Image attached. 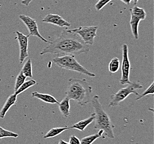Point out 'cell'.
Wrapping results in <instances>:
<instances>
[{"label":"cell","instance_id":"83f0119b","mask_svg":"<svg viewBox=\"0 0 154 144\" xmlns=\"http://www.w3.org/2000/svg\"><path fill=\"white\" fill-rule=\"evenodd\" d=\"M120 1H122V2H123V3L126 4V5H129L132 0H120Z\"/></svg>","mask_w":154,"mask_h":144},{"label":"cell","instance_id":"ffe728a7","mask_svg":"<svg viewBox=\"0 0 154 144\" xmlns=\"http://www.w3.org/2000/svg\"><path fill=\"white\" fill-rule=\"evenodd\" d=\"M21 72L26 78L33 77L32 74V60L29 58L26 62L24 64L22 68Z\"/></svg>","mask_w":154,"mask_h":144},{"label":"cell","instance_id":"e0dca14e","mask_svg":"<svg viewBox=\"0 0 154 144\" xmlns=\"http://www.w3.org/2000/svg\"><path fill=\"white\" fill-rule=\"evenodd\" d=\"M104 133V131L102 130H99L98 133H94L88 135L87 136L83 137L81 140V144H91L94 142L98 138L102 137L103 134Z\"/></svg>","mask_w":154,"mask_h":144},{"label":"cell","instance_id":"4316f807","mask_svg":"<svg viewBox=\"0 0 154 144\" xmlns=\"http://www.w3.org/2000/svg\"><path fill=\"white\" fill-rule=\"evenodd\" d=\"M33 0H23V1H22V2H21V3L23 4V5H24L25 6H28L29 4Z\"/></svg>","mask_w":154,"mask_h":144},{"label":"cell","instance_id":"30bf717a","mask_svg":"<svg viewBox=\"0 0 154 144\" xmlns=\"http://www.w3.org/2000/svg\"><path fill=\"white\" fill-rule=\"evenodd\" d=\"M42 21L45 23L56 25L60 27H68L71 26V24L69 22L66 21L61 16L58 14H52L46 16L42 20Z\"/></svg>","mask_w":154,"mask_h":144},{"label":"cell","instance_id":"277c9868","mask_svg":"<svg viewBox=\"0 0 154 144\" xmlns=\"http://www.w3.org/2000/svg\"><path fill=\"white\" fill-rule=\"evenodd\" d=\"M53 62L58 67L64 69L71 70L84 74L90 77H95V74L91 73L79 63L74 55H64L54 58Z\"/></svg>","mask_w":154,"mask_h":144},{"label":"cell","instance_id":"ac0fdd59","mask_svg":"<svg viewBox=\"0 0 154 144\" xmlns=\"http://www.w3.org/2000/svg\"><path fill=\"white\" fill-rule=\"evenodd\" d=\"M130 12L134 16L139 18L140 20H145L146 17V14L144 8H140L137 6H135L133 8L130 9Z\"/></svg>","mask_w":154,"mask_h":144},{"label":"cell","instance_id":"8fae6325","mask_svg":"<svg viewBox=\"0 0 154 144\" xmlns=\"http://www.w3.org/2000/svg\"><path fill=\"white\" fill-rule=\"evenodd\" d=\"M95 116V113L93 112L87 118L84 120H82L81 121L73 124L71 127H69V129H75L81 131H84L86 127L94 121Z\"/></svg>","mask_w":154,"mask_h":144},{"label":"cell","instance_id":"44dd1931","mask_svg":"<svg viewBox=\"0 0 154 144\" xmlns=\"http://www.w3.org/2000/svg\"><path fill=\"white\" fill-rule=\"evenodd\" d=\"M120 62L117 57L113 58L109 64V70L112 73H116L120 68Z\"/></svg>","mask_w":154,"mask_h":144},{"label":"cell","instance_id":"8992f818","mask_svg":"<svg viewBox=\"0 0 154 144\" xmlns=\"http://www.w3.org/2000/svg\"><path fill=\"white\" fill-rule=\"evenodd\" d=\"M98 29V26H81L70 30L77 34L85 44L93 45L94 43L95 38L97 37Z\"/></svg>","mask_w":154,"mask_h":144},{"label":"cell","instance_id":"484cf974","mask_svg":"<svg viewBox=\"0 0 154 144\" xmlns=\"http://www.w3.org/2000/svg\"><path fill=\"white\" fill-rule=\"evenodd\" d=\"M69 144H81V140L75 135L70 136L69 138Z\"/></svg>","mask_w":154,"mask_h":144},{"label":"cell","instance_id":"3957f363","mask_svg":"<svg viewBox=\"0 0 154 144\" xmlns=\"http://www.w3.org/2000/svg\"><path fill=\"white\" fill-rule=\"evenodd\" d=\"M91 102L94 110L95 115L94 127L95 129L103 130L106 136L109 139H114V129L115 126L99 101V97L97 95H94L91 98Z\"/></svg>","mask_w":154,"mask_h":144},{"label":"cell","instance_id":"9a60e30c","mask_svg":"<svg viewBox=\"0 0 154 144\" xmlns=\"http://www.w3.org/2000/svg\"><path fill=\"white\" fill-rule=\"evenodd\" d=\"M131 18L130 21V25L131 27V32L133 33L134 37L135 39H139V33H138V27L140 23V20L139 18L135 17L133 14L130 13Z\"/></svg>","mask_w":154,"mask_h":144},{"label":"cell","instance_id":"603a6c76","mask_svg":"<svg viewBox=\"0 0 154 144\" xmlns=\"http://www.w3.org/2000/svg\"><path fill=\"white\" fill-rule=\"evenodd\" d=\"M26 79V77L21 71L20 73L18 74L17 78L16 79L15 85H14V91H16L18 89L21 87L22 84L25 82Z\"/></svg>","mask_w":154,"mask_h":144},{"label":"cell","instance_id":"9c48e42d","mask_svg":"<svg viewBox=\"0 0 154 144\" xmlns=\"http://www.w3.org/2000/svg\"><path fill=\"white\" fill-rule=\"evenodd\" d=\"M17 39L20 47V63H22L25 59L28 57V37L22 33L17 31Z\"/></svg>","mask_w":154,"mask_h":144},{"label":"cell","instance_id":"2e32d148","mask_svg":"<svg viewBox=\"0 0 154 144\" xmlns=\"http://www.w3.org/2000/svg\"><path fill=\"white\" fill-rule=\"evenodd\" d=\"M69 129V127H54L48 131L47 133L44 135L43 138L45 139H49V138H53L56 137L58 135H60V133H62L64 131Z\"/></svg>","mask_w":154,"mask_h":144},{"label":"cell","instance_id":"f546056e","mask_svg":"<svg viewBox=\"0 0 154 144\" xmlns=\"http://www.w3.org/2000/svg\"><path fill=\"white\" fill-rule=\"evenodd\" d=\"M133 1L134 4L135 5H136L137 3L138 2V1H139V0H133Z\"/></svg>","mask_w":154,"mask_h":144},{"label":"cell","instance_id":"5bb4252c","mask_svg":"<svg viewBox=\"0 0 154 144\" xmlns=\"http://www.w3.org/2000/svg\"><path fill=\"white\" fill-rule=\"evenodd\" d=\"M70 99L67 96L58 104L60 112L64 118H68L70 116Z\"/></svg>","mask_w":154,"mask_h":144},{"label":"cell","instance_id":"4fadbf2b","mask_svg":"<svg viewBox=\"0 0 154 144\" xmlns=\"http://www.w3.org/2000/svg\"><path fill=\"white\" fill-rule=\"evenodd\" d=\"M31 95L32 97L38 99L42 102L48 103V104H58L59 103L58 101L53 96L48 94L41 93L37 91H33Z\"/></svg>","mask_w":154,"mask_h":144},{"label":"cell","instance_id":"52a82bcc","mask_svg":"<svg viewBox=\"0 0 154 144\" xmlns=\"http://www.w3.org/2000/svg\"><path fill=\"white\" fill-rule=\"evenodd\" d=\"M122 77L119 82L121 85L128 84L131 83L130 81L131 64L129 58L128 46L126 44H124L122 46Z\"/></svg>","mask_w":154,"mask_h":144},{"label":"cell","instance_id":"cb8c5ba5","mask_svg":"<svg viewBox=\"0 0 154 144\" xmlns=\"http://www.w3.org/2000/svg\"><path fill=\"white\" fill-rule=\"evenodd\" d=\"M154 94V82L153 81L150 85L141 94L139 95L136 98V100H139L141 98H144V97L147 95H153Z\"/></svg>","mask_w":154,"mask_h":144},{"label":"cell","instance_id":"ba28073f","mask_svg":"<svg viewBox=\"0 0 154 144\" xmlns=\"http://www.w3.org/2000/svg\"><path fill=\"white\" fill-rule=\"evenodd\" d=\"M19 17L20 18L21 21H22V22L24 23V24L26 26L27 28H28V31H29V35H28L29 36V35L35 36V37H38V38L41 39L42 41L47 43H49L51 42L43 38L42 37V35L39 33L38 25H37V23L35 20L29 17L28 16H26L23 14L20 15Z\"/></svg>","mask_w":154,"mask_h":144},{"label":"cell","instance_id":"6da1fadb","mask_svg":"<svg viewBox=\"0 0 154 144\" xmlns=\"http://www.w3.org/2000/svg\"><path fill=\"white\" fill-rule=\"evenodd\" d=\"M89 47L81 38L71 30H63L52 42L48 43L40 54H54L58 56L64 55H79L89 52Z\"/></svg>","mask_w":154,"mask_h":144},{"label":"cell","instance_id":"d4e9b609","mask_svg":"<svg viewBox=\"0 0 154 144\" xmlns=\"http://www.w3.org/2000/svg\"><path fill=\"white\" fill-rule=\"evenodd\" d=\"M112 0H99L95 5V9L97 11L101 10L103 7L109 4Z\"/></svg>","mask_w":154,"mask_h":144},{"label":"cell","instance_id":"7402d4cb","mask_svg":"<svg viewBox=\"0 0 154 144\" xmlns=\"http://www.w3.org/2000/svg\"><path fill=\"white\" fill-rule=\"evenodd\" d=\"M18 137V134L17 133L6 130L3 127H0V139L5 138V137L17 138Z\"/></svg>","mask_w":154,"mask_h":144},{"label":"cell","instance_id":"5b68a950","mask_svg":"<svg viewBox=\"0 0 154 144\" xmlns=\"http://www.w3.org/2000/svg\"><path fill=\"white\" fill-rule=\"evenodd\" d=\"M143 85L141 84L139 81H131V83L128 84L126 87L120 89L118 92L111 95V100L109 103V106L117 107L121 102L124 101L129 95L131 94H134L137 97L139 94L137 90L143 88Z\"/></svg>","mask_w":154,"mask_h":144},{"label":"cell","instance_id":"7a4b0ae2","mask_svg":"<svg viewBox=\"0 0 154 144\" xmlns=\"http://www.w3.org/2000/svg\"><path fill=\"white\" fill-rule=\"evenodd\" d=\"M92 92V87L85 79L70 78L66 94L70 100H73L79 106H85L91 102Z\"/></svg>","mask_w":154,"mask_h":144},{"label":"cell","instance_id":"f1b7e54d","mask_svg":"<svg viewBox=\"0 0 154 144\" xmlns=\"http://www.w3.org/2000/svg\"><path fill=\"white\" fill-rule=\"evenodd\" d=\"M58 144H69V142H66V141L63 140L62 139H60V141H59V142H58Z\"/></svg>","mask_w":154,"mask_h":144},{"label":"cell","instance_id":"d6986e66","mask_svg":"<svg viewBox=\"0 0 154 144\" xmlns=\"http://www.w3.org/2000/svg\"><path fill=\"white\" fill-rule=\"evenodd\" d=\"M36 84H37V81L33 79L25 81L16 91H14V94L16 95H19L23 91L27 90L28 88H31L32 87L35 85Z\"/></svg>","mask_w":154,"mask_h":144},{"label":"cell","instance_id":"7c38bea8","mask_svg":"<svg viewBox=\"0 0 154 144\" xmlns=\"http://www.w3.org/2000/svg\"><path fill=\"white\" fill-rule=\"evenodd\" d=\"M17 101V95L16 94H12L8 98L6 102L5 103L2 108L0 112V118L4 119L5 117L7 112L9 109L13 106L15 105Z\"/></svg>","mask_w":154,"mask_h":144}]
</instances>
